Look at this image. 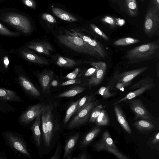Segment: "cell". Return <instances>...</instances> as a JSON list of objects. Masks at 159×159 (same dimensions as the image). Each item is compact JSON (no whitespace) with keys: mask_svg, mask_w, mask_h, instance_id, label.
I'll return each instance as SVG.
<instances>
[{"mask_svg":"<svg viewBox=\"0 0 159 159\" xmlns=\"http://www.w3.org/2000/svg\"><path fill=\"white\" fill-rule=\"evenodd\" d=\"M59 42L61 44L75 51L99 59L101 55L94 48L79 37L75 31H66L64 34L57 36Z\"/></svg>","mask_w":159,"mask_h":159,"instance_id":"obj_1","label":"cell"},{"mask_svg":"<svg viewBox=\"0 0 159 159\" xmlns=\"http://www.w3.org/2000/svg\"><path fill=\"white\" fill-rule=\"evenodd\" d=\"M159 49L158 40L148 42L129 50L125 58L129 64L140 63L157 57Z\"/></svg>","mask_w":159,"mask_h":159,"instance_id":"obj_2","label":"cell"},{"mask_svg":"<svg viewBox=\"0 0 159 159\" xmlns=\"http://www.w3.org/2000/svg\"><path fill=\"white\" fill-rule=\"evenodd\" d=\"M2 135L5 143L12 150L25 157L32 158L26 142L22 134L8 130L3 132Z\"/></svg>","mask_w":159,"mask_h":159,"instance_id":"obj_3","label":"cell"},{"mask_svg":"<svg viewBox=\"0 0 159 159\" xmlns=\"http://www.w3.org/2000/svg\"><path fill=\"white\" fill-rule=\"evenodd\" d=\"M94 147L97 151H106L113 154L118 159H128L116 145L109 132L107 130L103 133L100 139L95 143Z\"/></svg>","mask_w":159,"mask_h":159,"instance_id":"obj_4","label":"cell"},{"mask_svg":"<svg viewBox=\"0 0 159 159\" xmlns=\"http://www.w3.org/2000/svg\"><path fill=\"white\" fill-rule=\"evenodd\" d=\"M14 71L17 76V83L26 94L32 98L40 96V91L27 77L21 66H15Z\"/></svg>","mask_w":159,"mask_h":159,"instance_id":"obj_5","label":"cell"},{"mask_svg":"<svg viewBox=\"0 0 159 159\" xmlns=\"http://www.w3.org/2000/svg\"><path fill=\"white\" fill-rule=\"evenodd\" d=\"M1 18L21 33L29 34L32 31V27L29 20L22 15L11 13L3 15Z\"/></svg>","mask_w":159,"mask_h":159,"instance_id":"obj_6","label":"cell"},{"mask_svg":"<svg viewBox=\"0 0 159 159\" xmlns=\"http://www.w3.org/2000/svg\"><path fill=\"white\" fill-rule=\"evenodd\" d=\"M159 26V9L154 5L149 8L143 24V31L148 37L152 38L156 33Z\"/></svg>","mask_w":159,"mask_h":159,"instance_id":"obj_7","label":"cell"},{"mask_svg":"<svg viewBox=\"0 0 159 159\" xmlns=\"http://www.w3.org/2000/svg\"><path fill=\"white\" fill-rule=\"evenodd\" d=\"M98 103V101L93 100L81 110L70 121L68 126V129H71L85 124L89 118L92 110Z\"/></svg>","mask_w":159,"mask_h":159,"instance_id":"obj_8","label":"cell"},{"mask_svg":"<svg viewBox=\"0 0 159 159\" xmlns=\"http://www.w3.org/2000/svg\"><path fill=\"white\" fill-rule=\"evenodd\" d=\"M45 105L43 104L39 103L30 106L19 116L18 118V123L23 126L29 124L38 116L41 114Z\"/></svg>","mask_w":159,"mask_h":159,"instance_id":"obj_9","label":"cell"},{"mask_svg":"<svg viewBox=\"0 0 159 159\" xmlns=\"http://www.w3.org/2000/svg\"><path fill=\"white\" fill-rule=\"evenodd\" d=\"M95 67L96 70L95 73L88 80L87 85L89 87L100 84L102 82L106 74L107 65L102 61H85Z\"/></svg>","mask_w":159,"mask_h":159,"instance_id":"obj_10","label":"cell"},{"mask_svg":"<svg viewBox=\"0 0 159 159\" xmlns=\"http://www.w3.org/2000/svg\"><path fill=\"white\" fill-rule=\"evenodd\" d=\"M125 101L129 104L130 109L134 114V120L143 119L151 120L153 116L140 100L135 98Z\"/></svg>","mask_w":159,"mask_h":159,"instance_id":"obj_11","label":"cell"},{"mask_svg":"<svg viewBox=\"0 0 159 159\" xmlns=\"http://www.w3.org/2000/svg\"><path fill=\"white\" fill-rule=\"evenodd\" d=\"M16 52L20 57L29 62L44 65H48L49 64L47 59L38 55L24 46L17 49Z\"/></svg>","mask_w":159,"mask_h":159,"instance_id":"obj_12","label":"cell"},{"mask_svg":"<svg viewBox=\"0 0 159 159\" xmlns=\"http://www.w3.org/2000/svg\"><path fill=\"white\" fill-rule=\"evenodd\" d=\"M148 69V67L145 66L121 73L116 71L111 80V82L112 83L118 82L127 83L132 81L135 77Z\"/></svg>","mask_w":159,"mask_h":159,"instance_id":"obj_13","label":"cell"},{"mask_svg":"<svg viewBox=\"0 0 159 159\" xmlns=\"http://www.w3.org/2000/svg\"><path fill=\"white\" fill-rule=\"evenodd\" d=\"M25 47L39 53L48 56L53 51L51 45L46 41L32 42L24 46Z\"/></svg>","mask_w":159,"mask_h":159,"instance_id":"obj_14","label":"cell"},{"mask_svg":"<svg viewBox=\"0 0 159 159\" xmlns=\"http://www.w3.org/2000/svg\"><path fill=\"white\" fill-rule=\"evenodd\" d=\"M75 32L85 42L95 50L101 55L102 58L104 59L107 56V53L103 45L98 41L81 33Z\"/></svg>","mask_w":159,"mask_h":159,"instance_id":"obj_15","label":"cell"},{"mask_svg":"<svg viewBox=\"0 0 159 159\" xmlns=\"http://www.w3.org/2000/svg\"><path fill=\"white\" fill-rule=\"evenodd\" d=\"M113 107L118 122L127 133L131 134L132 133L131 130L122 108L118 104H114Z\"/></svg>","mask_w":159,"mask_h":159,"instance_id":"obj_16","label":"cell"},{"mask_svg":"<svg viewBox=\"0 0 159 159\" xmlns=\"http://www.w3.org/2000/svg\"><path fill=\"white\" fill-rule=\"evenodd\" d=\"M155 86L153 82L147 84L137 90L128 93L125 96L116 102L114 104H118L123 101L132 99L140 96L148 90L152 89Z\"/></svg>","mask_w":159,"mask_h":159,"instance_id":"obj_17","label":"cell"},{"mask_svg":"<svg viewBox=\"0 0 159 159\" xmlns=\"http://www.w3.org/2000/svg\"><path fill=\"white\" fill-rule=\"evenodd\" d=\"M134 126L139 132L147 134L153 131L155 129L154 124L151 120L141 119L138 120L133 124Z\"/></svg>","mask_w":159,"mask_h":159,"instance_id":"obj_18","label":"cell"},{"mask_svg":"<svg viewBox=\"0 0 159 159\" xmlns=\"http://www.w3.org/2000/svg\"><path fill=\"white\" fill-rule=\"evenodd\" d=\"M0 100L22 102L23 100L16 92L0 87Z\"/></svg>","mask_w":159,"mask_h":159,"instance_id":"obj_19","label":"cell"},{"mask_svg":"<svg viewBox=\"0 0 159 159\" xmlns=\"http://www.w3.org/2000/svg\"><path fill=\"white\" fill-rule=\"evenodd\" d=\"M79 137V134L78 133L75 134L71 136L66 142L64 147L63 155L64 159L71 158L73 151Z\"/></svg>","mask_w":159,"mask_h":159,"instance_id":"obj_20","label":"cell"},{"mask_svg":"<svg viewBox=\"0 0 159 159\" xmlns=\"http://www.w3.org/2000/svg\"><path fill=\"white\" fill-rule=\"evenodd\" d=\"M53 76V72L50 71L43 72L39 75V80L43 93L48 91Z\"/></svg>","mask_w":159,"mask_h":159,"instance_id":"obj_21","label":"cell"},{"mask_svg":"<svg viewBox=\"0 0 159 159\" xmlns=\"http://www.w3.org/2000/svg\"><path fill=\"white\" fill-rule=\"evenodd\" d=\"M41 123V115L38 116L35 119L31 126L32 137L34 143L37 147H39L40 144L41 132L40 125Z\"/></svg>","mask_w":159,"mask_h":159,"instance_id":"obj_22","label":"cell"},{"mask_svg":"<svg viewBox=\"0 0 159 159\" xmlns=\"http://www.w3.org/2000/svg\"><path fill=\"white\" fill-rule=\"evenodd\" d=\"M46 105L41 114L42 122V127L43 133V135L44 143L46 146L49 147L52 141L47 126V117L46 111Z\"/></svg>","mask_w":159,"mask_h":159,"instance_id":"obj_23","label":"cell"},{"mask_svg":"<svg viewBox=\"0 0 159 159\" xmlns=\"http://www.w3.org/2000/svg\"><path fill=\"white\" fill-rule=\"evenodd\" d=\"M101 131L100 127L97 126L90 131L82 140L80 147L84 148L88 146L100 133Z\"/></svg>","mask_w":159,"mask_h":159,"instance_id":"obj_24","label":"cell"},{"mask_svg":"<svg viewBox=\"0 0 159 159\" xmlns=\"http://www.w3.org/2000/svg\"><path fill=\"white\" fill-rule=\"evenodd\" d=\"M52 9L54 14L61 20L69 22L76 21L77 20L76 18L61 9L52 7Z\"/></svg>","mask_w":159,"mask_h":159,"instance_id":"obj_25","label":"cell"},{"mask_svg":"<svg viewBox=\"0 0 159 159\" xmlns=\"http://www.w3.org/2000/svg\"><path fill=\"white\" fill-rule=\"evenodd\" d=\"M94 95H91L84 96L80 99L74 114L76 115L81 110L94 100Z\"/></svg>","mask_w":159,"mask_h":159,"instance_id":"obj_26","label":"cell"},{"mask_svg":"<svg viewBox=\"0 0 159 159\" xmlns=\"http://www.w3.org/2000/svg\"><path fill=\"white\" fill-rule=\"evenodd\" d=\"M125 6L128 14L135 17L138 14V8L136 0H125Z\"/></svg>","mask_w":159,"mask_h":159,"instance_id":"obj_27","label":"cell"},{"mask_svg":"<svg viewBox=\"0 0 159 159\" xmlns=\"http://www.w3.org/2000/svg\"><path fill=\"white\" fill-rule=\"evenodd\" d=\"M57 65L59 66L64 67H72L78 64L75 60L66 57L59 56L56 62Z\"/></svg>","mask_w":159,"mask_h":159,"instance_id":"obj_28","label":"cell"},{"mask_svg":"<svg viewBox=\"0 0 159 159\" xmlns=\"http://www.w3.org/2000/svg\"><path fill=\"white\" fill-rule=\"evenodd\" d=\"M85 89V88L82 86H75L69 90L60 93L57 95L58 97H70L82 93Z\"/></svg>","mask_w":159,"mask_h":159,"instance_id":"obj_29","label":"cell"},{"mask_svg":"<svg viewBox=\"0 0 159 159\" xmlns=\"http://www.w3.org/2000/svg\"><path fill=\"white\" fill-rule=\"evenodd\" d=\"M95 122L98 126L108 125L110 123V119L108 115L104 108L102 110Z\"/></svg>","mask_w":159,"mask_h":159,"instance_id":"obj_30","label":"cell"},{"mask_svg":"<svg viewBox=\"0 0 159 159\" xmlns=\"http://www.w3.org/2000/svg\"><path fill=\"white\" fill-rule=\"evenodd\" d=\"M140 40L138 39L131 37L121 38L113 42V44L116 46H125L139 42Z\"/></svg>","mask_w":159,"mask_h":159,"instance_id":"obj_31","label":"cell"},{"mask_svg":"<svg viewBox=\"0 0 159 159\" xmlns=\"http://www.w3.org/2000/svg\"><path fill=\"white\" fill-rule=\"evenodd\" d=\"M111 88L110 85L108 86H102L95 93V94L101 95L104 99L108 98L115 96L116 95V92H110V89Z\"/></svg>","mask_w":159,"mask_h":159,"instance_id":"obj_32","label":"cell"},{"mask_svg":"<svg viewBox=\"0 0 159 159\" xmlns=\"http://www.w3.org/2000/svg\"><path fill=\"white\" fill-rule=\"evenodd\" d=\"M105 107L101 104L96 106L91 113L89 118V122H94L102 110Z\"/></svg>","mask_w":159,"mask_h":159,"instance_id":"obj_33","label":"cell"},{"mask_svg":"<svg viewBox=\"0 0 159 159\" xmlns=\"http://www.w3.org/2000/svg\"><path fill=\"white\" fill-rule=\"evenodd\" d=\"M79 99L73 102L67 109L65 117L64 124L65 125L69 120L71 116L74 114Z\"/></svg>","mask_w":159,"mask_h":159,"instance_id":"obj_34","label":"cell"},{"mask_svg":"<svg viewBox=\"0 0 159 159\" xmlns=\"http://www.w3.org/2000/svg\"><path fill=\"white\" fill-rule=\"evenodd\" d=\"M0 34L3 36L10 37H17L20 35L19 33L12 31L9 30L0 23Z\"/></svg>","mask_w":159,"mask_h":159,"instance_id":"obj_35","label":"cell"},{"mask_svg":"<svg viewBox=\"0 0 159 159\" xmlns=\"http://www.w3.org/2000/svg\"><path fill=\"white\" fill-rule=\"evenodd\" d=\"M15 109L8 102V101L0 100V111L3 113L15 111Z\"/></svg>","mask_w":159,"mask_h":159,"instance_id":"obj_36","label":"cell"},{"mask_svg":"<svg viewBox=\"0 0 159 159\" xmlns=\"http://www.w3.org/2000/svg\"><path fill=\"white\" fill-rule=\"evenodd\" d=\"M153 82V79L148 76L134 84L130 88L131 90L137 89L150 83Z\"/></svg>","mask_w":159,"mask_h":159,"instance_id":"obj_37","label":"cell"},{"mask_svg":"<svg viewBox=\"0 0 159 159\" xmlns=\"http://www.w3.org/2000/svg\"><path fill=\"white\" fill-rule=\"evenodd\" d=\"M102 22L109 25L112 28H115L116 26V19L109 16H106L101 19Z\"/></svg>","mask_w":159,"mask_h":159,"instance_id":"obj_38","label":"cell"},{"mask_svg":"<svg viewBox=\"0 0 159 159\" xmlns=\"http://www.w3.org/2000/svg\"><path fill=\"white\" fill-rule=\"evenodd\" d=\"M90 26L94 31L99 36L106 41H108L109 40V37L97 26L93 24H90Z\"/></svg>","mask_w":159,"mask_h":159,"instance_id":"obj_39","label":"cell"},{"mask_svg":"<svg viewBox=\"0 0 159 159\" xmlns=\"http://www.w3.org/2000/svg\"><path fill=\"white\" fill-rule=\"evenodd\" d=\"M62 146L59 141L58 142L56 151L54 154L50 158V159H59L60 158Z\"/></svg>","mask_w":159,"mask_h":159,"instance_id":"obj_40","label":"cell"},{"mask_svg":"<svg viewBox=\"0 0 159 159\" xmlns=\"http://www.w3.org/2000/svg\"><path fill=\"white\" fill-rule=\"evenodd\" d=\"M132 81L127 83L123 82H116L114 83L115 84L114 86L117 89L120 90L121 91H123L125 87H127L130 85L132 84Z\"/></svg>","mask_w":159,"mask_h":159,"instance_id":"obj_41","label":"cell"},{"mask_svg":"<svg viewBox=\"0 0 159 159\" xmlns=\"http://www.w3.org/2000/svg\"><path fill=\"white\" fill-rule=\"evenodd\" d=\"M149 144L152 145H155L158 144L159 142V132L156 131L155 134L149 140Z\"/></svg>","mask_w":159,"mask_h":159,"instance_id":"obj_42","label":"cell"},{"mask_svg":"<svg viewBox=\"0 0 159 159\" xmlns=\"http://www.w3.org/2000/svg\"><path fill=\"white\" fill-rule=\"evenodd\" d=\"M80 69L79 68H76L72 72L68 74L64 78L69 80L75 79L77 77L80 72Z\"/></svg>","mask_w":159,"mask_h":159,"instance_id":"obj_43","label":"cell"},{"mask_svg":"<svg viewBox=\"0 0 159 159\" xmlns=\"http://www.w3.org/2000/svg\"><path fill=\"white\" fill-rule=\"evenodd\" d=\"M42 18L43 19L50 23H56L57 22L56 20L53 17L48 14L43 13L42 14Z\"/></svg>","mask_w":159,"mask_h":159,"instance_id":"obj_44","label":"cell"},{"mask_svg":"<svg viewBox=\"0 0 159 159\" xmlns=\"http://www.w3.org/2000/svg\"><path fill=\"white\" fill-rule=\"evenodd\" d=\"M80 82L81 81L79 79H70L62 83L61 84V86H64L75 84H80Z\"/></svg>","mask_w":159,"mask_h":159,"instance_id":"obj_45","label":"cell"},{"mask_svg":"<svg viewBox=\"0 0 159 159\" xmlns=\"http://www.w3.org/2000/svg\"><path fill=\"white\" fill-rule=\"evenodd\" d=\"M24 4L26 6L32 8H34L35 5L33 0H22Z\"/></svg>","mask_w":159,"mask_h":159,"instance_id":"obj_46","label":"cell"},{"mask_svg":"<svg viewBox=\"0 0 159 159\" xmlns=\"http://www.w3.org/2000/svg\"><path fill=\"white\" fill-rule=\"evenodd\" d=\"M96 70V69L95 67L90 68L86 70L84 74V75L85 76H91L95 73Z\"/></svg>","mask_w":159,"mask_h":159,"instance_id":"obj_47","label":"cell"},{"mask_svg":"<svg viewBox=\"0 0 159 159\" xmlns=\"http://www.w3.org/2000/svg\"><path fill=\"white\" fill-rule=\"evenodd\" d=\"M75 159H88V156L85 152H83L79 154L76 157L73 158Z\"/></svg>","mask_w":159,"mask_h":159,"instance_id":"obj_48","label":"cell"},{"mask_svg":"<svg viewBox=\"0 0 159 159\" xmlns=\"http://www.w3.org/2000/svg\"><path fill=\"white\" fill-rule=\"evenodd\" d=\"M125 20L123 19H116V24L120 26H122L125 24Z\"/></svg>","mask_w":159,"mask_h":159,"instance_id":"obj_49","label":"cell"},{"mask_svg":"<svg viewBox=\"0 0 159 159\" xmlns=\"http://www.w3.org/2000/svg\"><path fill=\"white\" fill-rule=\"evenodd\" d=\"M154 5L156 7L159 9V0H151Z\"/></svg>","mask_w":159,"mask_h":159,"instance_id":"obj_50","label":"cell"},{"mask_svg":"<svg viewBox=\"0 0 159 159\" xmlns=\"http://www.w3.org/2000/svg\"><path fill=\"white\" fill-rule=\"evenodd\" d=\"M51 85L53 87H56L58 84V82L57 80H53L51 82Z\"/></svg>","mask_w":159,"mask_h":159,"instance_id":"obj_51","label":"cell"},{"mask_svg":"<svg viewBox=\"0 0 159 159\" xmlns=\"http://www.w3.org/2000/svg\"><path fill=\"white\" fill-rule=\"evenodd\" d=\"M0 159H7L5 154L4 152H0Z\"/></svg>","mask_w":159,"mask_h":159,"instance_id":"obj_52","label":"cell"},{"mask_svg":"<svg viewBox=\"0 0 159 159\" xmlns=\"http://www.w3.org/2000/svg\"><path fill=\"white\" fill-rule=\"evenodd\" d=\"M141 2H143L144 1V0H139Z\"/></svg>","mask_w":159,"mask_h":159,"instance_id":"obj_53","label":"cell"},{"mask_svg":"<svg viewBox=\"0 0 159 159\" xmlns=\"http://www.w3.org/2000/svg\"><path fill=\"white\" fill-rule=\"evenodd\" d=\"M0 77H1V76H0Z\"/></svg>","mask_w":159,"mask_h":159,"instance_id":"obj_54","label":"cell"}]
</instances>
